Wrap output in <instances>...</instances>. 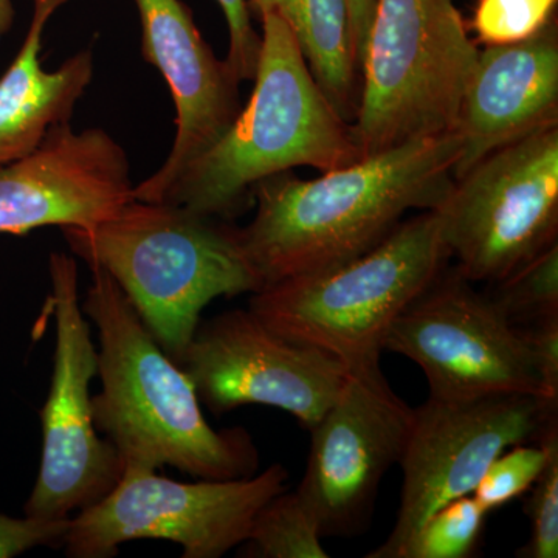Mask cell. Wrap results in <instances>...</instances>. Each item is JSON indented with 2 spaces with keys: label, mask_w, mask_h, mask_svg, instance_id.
I'll list each match as a JSON object with an SVG mask.
<instances>
[{
  "label": "cell",
  "mask_w": 558,
  "mask_h": 558,
  "mask_svg": "<svg viewBox=\"0 0 558 558\" xmlns=\"http://www.w3.org/2000/svg\"><path fill=\"white\" fill-rule=\"evenodd\" d=\"M134 199L126 150L100 128L50 131L31 156L0 165V234L92 227Z\"/></svg>",
  "instance_id": "cell-14"
},
{
  "label": "cell",
  "mask_w": 558,
  "mask_h": 558,
  "mask_svg": "<svg viewBox=\"0 0 558 558\" xmlns=\"http://www.w3.org/2000/svg\"><path fill=\"white\" fill-rule=\"evenodd\" d=\"M70 0H33L31 27L0 76V165L31 156L51 130L70 123L94 78V50L76 51L60 68L44 69L47 22Z\"/></svg>",
  "instance_id": "cell-17"
},
{
  "label": "cell",
  "mask_w": 558,
  "mask_h": 558,
  "mask_svg": "<svg viewBox=\"0 0 558 558\" xmlns=\"http://www.w3.org/2000/svg\"><path fill=\"white\" fill-rule=\"evenodd\" d=\"M374 9H376V0H348L349 32H351L352 51H354L359 72L363 53H365Z\"/></svg>",
  "instance_id": "cell-28"
},
{
  "label": "cell",
  "mask_w": 558,
  "mask_h": 558,
  "mask_svg": "<svg viewBox=\"0 0 558 558\" xmlns=\"http://www.w3.org/2000/svg\"><path fill=\"white\" fill-rule=\"evenodd\" d=\"M526 515L531 521V538L517 550L520 558L558 557V438L553 440L548 461L529 488Z\"/></svg>",
  "instance_id": "cell-24"
},
{
  "label": "cell",
  "mask_w": 558,
  "mask_h": 558,
  "mask_svg": "<svg viewBox=\"0 0 558 558\" xmlns=\"http://www.w3.org/2000/svg\"><path fill=\"white\" fill-rule=\"evenodd\" d=\"M288 478L279 462L248 478L196 483L124 465L105 498L69 520L61 548L70 558H110L123 543L167 539L182 546V558H219L248 538L259 510Z\"/></svg>",
  "instance_id": "cell-7"
},
{
  "label": "cell",
  "mask_w": 558,
  "mask_h": 558,
  "mask_svg": "<svg viewBox=\"0 0 558 558\" xmlns=\"http://www.w3.org/2000/svg\"><path fill=\"white\" fill-rule=\"evenodd\" d=\"M13 21V2L11 0H0V40L10 32Z\"/></svg>",
  "instance_id": "cell-29"
},
{
  "label": "cell",
  "mask_w": 558,
  "mask_h": 558,
  "mask_svg": "<svg viewBox=\"0 0 558 558\" xmlns=\"http://www.w3.org/2000/svg\"><path fill=\"white\" fill-rule=\"evenodd\" d=\"M558 124L557 20L534 38L480 51L457 123L453 179L488 154Z\"/></svg>",
  "instance_id": "cell-16"
},
{
  "label": "cell",
  "mask_w": 558,
  "mask_h": 558,
  "mask_svg": "<svg viewBox=\"0 0 558 558\" xmlns=\"http://www.w3.org/2000/svg\"><path fill=\"white\" fill-rule=\"evenodd\" d=\"M450 259L435 209L422 211L357 258L252 293L248 310L271 330L340 359H380L385 333Z\"/></svg>",
  "instance_id": "cell-5"
},
{
  "label": "cell",
  "mask_w": 558,
  "mask_h": 558,
  "mask_svg": "<svg viewBox=\"0 0 558 558\" xmlns=\"http://www.w3.org/2000/svg\"><path fill=\"white\" fill-rule=\"evenodd\" d=\"M557 438L558 416H554L539 429L534 446L517 444L502 451L476 484L473 497L490 513L527 494L548 461L550 444Z\"/></svg>",
  "instance_id": "cell-22"
},
{
  "label": "cell",
  "mask_w": 558,
  "mask_h": 558,
  "mask_svg": "<svg viewBox=\"0 0 558 558\" xmlns=\"http://www.w3.org/2000/svg\"><path fill=\"white\" fill-rule=\"evenodd\" d=\"M492 286L487 295L517 328L558 314V242Z\"/></svg>",
  "instance_id": "cell-20"
},
{
  "label": "cell",
  "mask_w": 558,
  "mask_h": 558,
  "mask_svg": "<svg viewBox=\"0 0 558 558\" xmlns=\"http://www.w3.org/2000/svg\"><path fill=\"white\" fill-rule=\"evenodd\" d=\"M461 156L457 131L403 143L303 180L290 171L253 190L242 242L264 286L339 266L376 247L413 209H435ZM263 286V288H264Z\"/></svg>",
  "instance_id": "cell-1"
},
{
  "label": "cell",
  "mask_w": 558,
  "mask_h": 558,
  "mask_svg": "<svg viewBox=\"0 0 558 558\" xmlns=\"http://www.w3.org/2000/svg\"><path fill=\"white\" fill-rule=\"evenodd\" d=\"M478 54L454 0H376L351 123L363 159L457 130Z\"/></svg>",
  "instance_id": "cell-6"
},
{
  "label": "cell",
  "mask_w": 558,
  "mask_h": 558,
  "mask_svg": "<svg viewBox=\"0 0 558 558\" xmlns=\"http://www.w3.org/2000/svg\"><path fill=\"white\" fill-rule=\"evenodd\" d=\"M531 349L539 380L550 399L558 400V314L520 328Z\"/></svg>",
  "instance_id": "cell-27"
},
{
  "label": "cell",
  "mask_w": 558,
  "mask_h": 558,
  "mask_svg": "<svg viewBox=\"0 0 558 558\" xmlns=\"http://www.w3.org/2000/svg\"><path fill=\"white\" fill-rule=\"evenodd\" d=\"M487 515L473 495L453 499L422 523L400 558L472 557Z\"/></svg>",
  "instance_id": "cell-21"
},
{
  "label": "cell",
  "mask_w": 558,
  "mask_h": 558,
  "mask_svg": "<svg viewBox=\"0 0 558 558\" xmlns=\"http://www.w3.org/2000/svg\"><path fill=\"white\" fill-rule=\"evenodd\" d=\"M256 16L275 11L299 40L318 86L349 124L360 101V72L349 32L348 0H248Z\"/></svg>",
  "instance_id": "cell-18"
},
{
  "label": "cell",
  "mask_w": 558,
  "mask_h": 558,
  "mask_svg": "<svg viewBox=\"0 0 558 558\" xmlns=\"http://www.w3.org/2000/svg\"><path fill=\"white\" fill-rule=\"evenodd\" d=\"M49 274L57 343L49 396L39 413L38 478L25 501L24 515L70 520L117 486L124 464L116 447L95 427L90 381L98 374V352L80 304L78 264L73 256L53 252Z\"/></svg>",
  "instance_id": "cell-9"
},
{
  "label": "cell",
  "mask_w": 558,
  "mask_h": 558,
  "mask_svg": "<svg viewBox=\"0 0 558 558\" xmlns=\"http://www.w3.org/2000/svg\"><path fill=\"white\" fill-rule=\"evenodd\" d=\"M413 413L389 387L380 359L348 366L339 396L310 429V458L296 487L323 538L368 529L381 480L405 450Z\"/></svg>",
  "instance_id": "cell-12"
},
{
  "label": "cell",
  "mask_w": 558,
  "mask_h": 558,
  "mask_svg": "<svg viewBox=\"0 0 558 558\" xmlns=\"http://www.w3.org/2000/svg\"><path fill=\"white\" fill-rule=\"evenodd\" d=\"M134 3L143 58L167 81L175 106L170 154L159 170L134 186V199L161 202L189 165L211 148L241 112V81L202 38L182 0Z\"/></svg>",
  "instance_id": "cell-15"
},
{
  "label": "cell",
  "mask_w": 558,
  "mask_h": 558,
  "mask_svg": "<svg viewBox=\"0 0 558 558\" xmlns=\"http://www.w3.org/2000/svg\"><path fill=\"white\" fill-rule=\"evenodd\" d=\"M435 213L450 258L473 284H495L556 244L558 124L473 165Z\"/></svg>",
  "instance_id": "cell-8"
},
{
  "label": "cell",
  "mask_w": 558,
  "mask_h": 558,
  "mask_svg": "<svg viewBox=\"0 0 558 558\" xmlns=\"http://www.w3.org/2000/svg\"><path fill=\"white\" fill-rule=\"evenodd\" d=\"M229 27L227 62L242 81L255 78L260 53V35L253 27L248 0H218Z\"/></svg>",
  "instance_id": "cell-25"
},
{
  "label": "cell",
  "mask_w": 558,
  "mask_h": 558,
  "mask_svg": "<svg viewBox=\"0 0 558 558\" xmlns=\"http://www.w3.org/2000/svg\"><path fill=\"white\" fill-rule=\"evenodd\" d=\"M179 366L216 416L245 405L275 407L307 429L348 376L340 359L284 339L250 310L201 319Z\"/></svg>",
  "instance_id": "cell-13"
},
{
  "label": "cell",
  "mask_w": 558,
  "mask_h": 558,
  "mask_svg": "<svg viewBox=\"0 0 558 558\" xmlns=\"http://www.w3.org/2000/svg\"><path fill=\"white\" fill-rule=\"evenodd\" d=\"M69 520H39L0 512V558H13L49 546L61 548Z\"/></svg>",
  "instance_id": "cell-26"
},
{
  "label": "cell",
  "mask_w": 558,
  "mask_h": 558,
  "mask_svg": "<svg viewBox=\"0 0 558 558\" xmlns=\"http://www.w3.org/2000/svg\"><path fill=\"white\" fill-rule=\"evenodd\" d=\"M318 519L299 492H279L259 510L241 557L328 558Z\"/></svg>",
  "instance_id": "cell-19"
},
{
  "label": "cell",
  "mask_w": 558,
  "mask_h": 558,
  "mask_svg": "<svg viewBox=\"0 0 558 558\" xmlns=\"http://www.w3.org/2000/svg\"><path fill=\"white\" fill-rule=\"evenodd\" d=\"M558 402L532 395L429 398L414 409L399 464L402 490L398 520L388 538L366 558H400L429 515L453 499L472 495L488 465L509 447L535 440L558 416Z\"/></svg>",
  "instance_id": "cell-11"
},
{
  "label": "cell",
  "mask_w": 558,
  "mask_h": 558,
  "mask_svg": "<svg viewBox=\"0 0 558 558\" xmlns=\"http://www.w3.org/2000/svg\"><path fill=\"white\" fill-rule=\"evenodd\" d=\"M81 304L100 339L101 389L92 398L95 427L124 465H170L197 480L255 475L259 453L247 429H215L189 374L165 354L116 279L90 267Z\"/></svg>",
  "instance_id": "cell-2"
},
{
  "label": "cell",
  "mask_w": 558,
  "mask_h": 558,
  "mask_svg": "<svg viewBox=\"0 0 558 558\" xmlns=\"http://www.w3.org/2000/svg\"><path fill=\"white\" fill-rule=\"evenodd\" d=\"M384 349L424 371L429 398L532 395L558 402L539 380L523 330L457 267L440 271L392 322Z\"/></svg>",
  "instance_id": "cell-10"
},
{
  "label": "cell",
  "mask_w": 558,
  "mask_h": 558,
  "mask_svg": "<svg viewBox=\"0 0 558 558\" xmlns=\"http://www.w3.org/2000/svg\"><path fill=\"white\" fill-rule=\"evenodd\" d=\"M259 21V61L247 105L180 174L165 204L231 220L248 207L260 180L296 167L326 172L363 159L351 124L318 86L289 25L275 11Z\"/></svg>",
  "instance_id": "cell-3"
},
{
  "label": "cell",
  "mask_w": 558,
  "mask_h": 558,
  "mask_svg": "<svg viewBox=\"0 0 558 558\" xmlns=\"http://www.w3.org/2000/svg\"><path fill=\"white\" fill-rule=\"evenodd\" d=\"M558 0H476L470 27L476 44L509 46L534 38L556 17Z\"/></svg>",
  "instance_id": "cell-23"
},
{
  "label": "cell",
  "mask_w": 558,
  "mask_h": 558,
  "mask_svg": "<svg viewBox=\"0 0 558 558\" xmlns=\"http://www.w3.org/2000/svg\"><path fill=\"white\" fill-rule=\"evenodd\" d=\"M60 230L73 256L116 279L178 365L209 301L264 286L240 227L182 205L132 199L95 226Z\"/></svg>",
  "instance_id": "cell-4"
}]
</instances>
